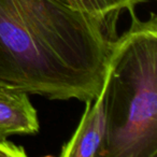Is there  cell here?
<instances>
[{"label":"cell","instance_id":"cell-1","mask_svg":"<svg viewBox=\"0 0 157 157\" xmlns=\"http://www.w3.org/2000/svg\"><path fill=\"white\" fill-rule=\"evenodd\" d=\"M99 18L57 0H0V66L13 90L94 100L116 38Z\"/></svg>","mask_w":157,"mask_h":157},{"label":"cell","instance_id":"cell-2","mask_svg":"<svg viewBox=\"0 0 157 157\" xmlns=\"http://www.w3.org/2000/svg\"><path fill=\"white\" fill-rule=\"evenodd\" d=\"M130 17L105 67V139L98 157L157 155V16Z\"/></svg>","mask_w":157,"mask_h":157},{"label":"cell","instance_id":"cell-3","mask_svg":"<svg viewBox=\"0 0 157 157\" xmlns=\"http://www.w3.org/2000/svg\"><path fill=\"white\" fill-rule=\"evenodd\" d=\"M107 75L94 100H87L85 111L73 136L61 147V157H97L105 139V97Z\"/></svg>","mask_w":157,"mask_h":157},{"label":"cell","instance_id":"cell-4","mask_svg":"<svg viewBox=\"0 0 157 157\" xmlns=\"http://www.w3.org/2000/svg\"><path fill=\"white\" fill-rule=\"evenodd\" d=\"M39 129L37 110L29 94L0 87V138L33 136L39 132Z\"/></svg>","mask_w":157,"mask_h":157},{"label":"cell","instance_id":"cell-5","mask_svg":"<svg viewBox=\"0 0 157 157\" xmlns=\"http://www.w3.org/2000/svg\"><path fill=\"white\" fill-rule=\"evenodd\" d=\"M57 1L68 8L90 14L99 18L101 22L107 25L112 33H116L113 26L115 27L116 18L120 13L114 9L110 0H57Z\"/></svg>","mask_w":157,"mask_h":157},{"label":"cell","instance_id":"cell-6","mask_svg":"<svg viewBox=\"0 0 157 157\" xmlns=\"http://www.w3.org/2000/svg\"><path fill=\"white\" fill-rule=\"evenodd\" d=\"M24 146L17 145L8 138H0V157H26Z\"/></svg>","mask_w":157,"mask_h":157},{"label":"cell","instance_id":"cell-7","mask_svg":"<svg viewBox=\"0 0 157 157\" xmlns=\"http://www.w3.org/2000/svg\"><path fill=\"white\" fill-rule=\"evenodd\" d=\"M148 0H110V2L114 7V9L120 13L123 10L128 11L129 14L135 13L136 8L140 5L147 2Z\"/></svg>","mask_w":157,"mask_h":157},{"label":"cell","instance_id":"cell-8","mask_svg":"<svg viewBox=\"0 0 157 157\" xmlns=\"http://www.w3.org/2000/svg\"><path fill=\"white\" fill-rule=\"evenodd\" d=\"M0 87H3V88H11V90H13V88L11 87V86L8 84L7 80H6V75H5V71H3L2 67L0 66Z\"/></svg>","mask_w":157,"mask_h":157}]
</instances>
